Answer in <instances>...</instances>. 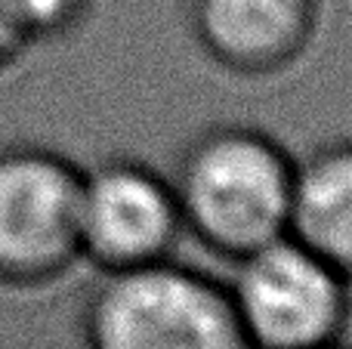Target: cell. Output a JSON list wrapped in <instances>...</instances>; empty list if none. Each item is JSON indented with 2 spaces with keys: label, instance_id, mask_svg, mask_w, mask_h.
Here are the masks:
<instances>
[{
  "label": "cell",
  "instance_id": "6da1fadb",
  "mask_svg": "<svg viewBox=\"0 0 352 349\" xmlns=\"http://www.w3.org/2000/svg\"><path fill=\"white\" fill-rule=\"evenodd\" d=\"M182 229L223 257H244L287 235L294 164L250 127H219L186 148L173 179Z\"/></svg>",
  "mask_w": 352,
  "mask_h": 349
},
{
  "label": "cell",
  "instance_id": "7a4b0ae2",
  "mask_svg": "<svg viewBox=\"0 0 352 349\" xmlns=\"http://www.w3.org/2000/svg\"><path fill=\"white\" fill-rule=\"evenodd\" d=\"M87 349H250L219 282L170 260L109 272L84 306Z\"/></svg>",
  "mask_w": 352,
  "mask_h": 349
},
{
  "label": "cell",
  "instance_id": "3957f363",
  "mask_svg": "<svg viewBox=\"0 0 352 349\" xmlns=\"http://www.w3.org/2000/svg\"><path fill=\"white\" fill-rule=\"evenodd\" d=\"M226 294L250 349L334 346L349 319V282L291 232L238 257Z\"/></svg>",
  "mask_w": 352,
  "mask_h": 349
},
{
  "label": "cell",
  "instance_id": "277c9868",
  "mask_svg": "<svg viewBox=\"0 0 352 349\" xmlns=\"http://www.w3.org/2000/svg\"><path fill=\"white\" fill-rule=\"evenodd\" d=\"M80 173L34 146L0 148V284L34 288L68 272L78 245Z\"/></svg>",
  "mask_w": 352,
  "mask_h": 349
},
{
  "label": "cell",
  "instance_id": "5b68a950",
  "mask_svg": "<svg viewBox=\"0 0 352 349\" xmlns=\"http://www.w3.org/2000/svg\"><path fill=\"white\" fill-rule=\"evenodd\" d=\"M182 235L173 185L136 161H109L80 173L78 245L105 272L170 260Z\"/></svg>",
  "mask_w": 352,
  "mask_h": 349
},
{
  "label": "cell",
  "instance_id": "8992f818",
  "mask_svg": "<svg viewBox=\"0 0 352 349\" xmlns=\"http://www.w3.org/2000/svg\"><path fill=\"white\" fill-rule=\"evenodd\" d=\"M318 0H192V28L213 62L238 74H272L306 53Z\"/></svg>",
  "mask_w": 352,
  "mask_h": 349
},
{
  "label": "cell",
  "instance_id": "52a82bcc",
  "mask_svg": "<svg viewBox=\"0 0 352 349\" xmlns=\"http://www.w3.org/2000/svg\"><path fill=\"white\" fill-rule=\"evenodd\" d=\"M287 232L352 282V142L318 148L294 167Z\"/></svg>",
  "mask_w": 352,
  "mask_h": 349
},
{
  "label": "cell",
  "instance_id": "ba28073f",
  "mask_svg": "<svg viewBox=\"0 0 352 349\" xmlns=\"http://www.w3.org/2000/svg\"><path fill=\"white\" fill-rule=\"evenodd\" d=\"M16 19L28 41L62 37L87 16L90 0H12Z\"/></svg>",
  "mask_w": 352,
  "mask_h": 349
},
{
  "label": "cell",
  "instance_id": "9c48e42d",
  "mask_svg": "<svg viewBox=\"0 0 352 349\" xmlns=\"http://www.w3.org/2000/svg\"><path fill=\"white\" fill-rule=\"evenodd\" d=\"M25 43H31V41L25 37L22 25H19L16 10H12V0H0V71L10 68L12 62L19 59Z\"/></svg>",
  "mask_w": 352,
  "mask_h": 349
},
{
  "label": "cell",
  "instance_id": "30bf717a",
  "mask_svg": "<svg viewBox=\"0 0 352 349\" xmlns=\"http://www.w3.org/2000/svg\"><path fill=\"white\" fill-rule=\"evenodd\" d=\"M324 349H343V346H337V344H334V346H324Z\"/></svg>",
  "mask_w": 352,
  "mask_h": 349
}]
</instances>
